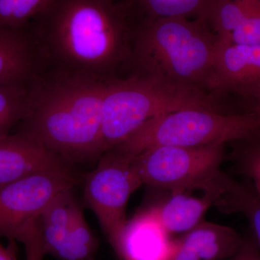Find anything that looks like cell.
Returning <instances> with one entry per match:
<instances>
[{
	"label": "cell",
	"mask_w": 260,
	"mask_h": 260,
	"mask_svg": "<svg viewBox=\"0 0 260 260\" xmlns=\"http://www.w3.org/2000/svg\"><path fill=\"white\" fill-rule=\"evenodd\" d=\"M28 28L44 72L104 83L131 74L135 20L120 0H54Z\"/></svg>",
	"instance_id": "cell-1"
},
{
	"label": "cell",
	"mask_w": 260,
	"mask_h": 260,
	"mask_svg": "<svg viewBox=\"0 0 260 260\" xmlns=\"http://www.w3.org/2000/svg\"><path fill=\"white\" fill-rule=\"evenodd\" d=\"M108 83L43 72L30 86V105L18 134L73 165L98 160Z\"/></svg>",
	"instance_id": "cell-2"
},
{
	"label": "cell",
	"mask_w": 260,
	"mask_h": 260,
	"mask_svg": "<svg viewBox=\"0 0 260 260\" xmlns=\"http://www.w3.org/2000/svg\"><path fill=\"white\" fill-rule=\"evenodd\" d=\"M218 42L216 34L205 20H138L131 74L148 75L215 95L214 59Z\"/></svg>",
	"instance_id": "cell-3"
},
{
	"label": "cell",
	"mask_w": 260,
	"mask_h": 260,
	"mask_svg": "<svg viewBox=\"0 0 260 260\" xmlns=\"http://www.w3.org/2000/svg\"><path fill=\"white\" fill-rule=\"evenodd\" d=\"M220 99L148 75L131 74L109 82L103 102L102 154L120 144L146 121L166 113L188 108L229 110Z\"/></svg>",
	"instance_id": "cell-4"
},
{
	"label": "cell",
	"mask_w": 260,
	"mask_h": 260,
	"mask_svg": "<svg viewBox=\"0 0 260 260\" xmlns=\"http://www.w3.org/2000/svg\"><path fill=\"white\" fill-rule=\"evenodd\" d=\"M259 133V118L249 111L188 108L150 119L111 150L135 156L154 147L227 144Z\"/></svg>",
	"instance_id": "cell-5"
},
{
	"label": "cell",
	"mask_w": 260,
	"mask_h": 260,
	"mask_svg": "<svg viewBox=\"0 0 260 260\" xmlns=\"http://www.w3.org/2000/svg\"><path fill=\"white\" fill-rule=\"evenodd\" d=\"M225 145L154 147L133 156V162L143 184L170 193L201 190L221 171Z\"/></svg>",
	"instance_id": "cell-6"
},
{
	"label": "cell",
	"mask_w": 260,
	"mask_h": 260,
	"mask_svg": "<svg viewBox=\"0 0 260 260\" xmlns=\"http://www.w3.org/2000/svg\"><path fill=\"white\" fill-rule=\"evenodd\" d=\"M97 161L85 178L83 198L112 245L127 221L130 196L143 183L131 155L110 150Z\"/></svg>",
	"instance_id": "cell-7"
},
{
	"label": "cell",
	"mask_w": 260,
	"mask_h": 260,
	"mask_svg": "<svg viewBox=\"0 0 260 260\" xmlns=\"http://www.w3.org/2000/svg\"><path fill=\"white\" fill-rule=\"evenodd\" d=\"M73 168L39 173L0 187V237L18 240L58 195L74 189Z\"/></svg>",
	"instance_id": "cell-8"
},
{
	"label": "cell",
	"mask_w": 260,
	"mask_h": 260,
	"mask_svg": "<svg viewBox=\"0 0 260 260\" xmlns=\"http://www.w3.org/2000/svg\"><path fill=\"white\" fill-rule=\"evenodd\" d=\"M213 91L221 99L234 95L244 110L259 100L260 45L218 40L214 59Z\"/></svg>",
	"instance_id": "cell-9"
},
{
	"label": "cell",
	"mask_w": 260,
	"mask_h": 260,
	"mask_svg": "<svg viewBox=\"0 0 260 260\" xmlns=\"http://www.w3.org/2000/svg\"><path fill=\"white\" fill-rule=\"evenodd\" d=\"M112 246L121 260H172L174 239L151 207L127 220Z\"/></svg>",
	"instance_id": "cell-10"
},
{
	"label": "cell",
	"mask_w": 260,
	"mask_h": 260,
	"mask_svg": "<svg viewBox=\"0 0 260 260\" xmlns=\"http://www.w3.org/2000/svg\"><path fill=\"white\" fill-rule=\"evenodd\" d=\"M74 165L23 135L0 138V187L23 178Z\"/></svg>",
	"instance_id": "cell-11"
},
{
	"label": "cell",
	"mask_w": 260,
	"mask_h": 260,
	"mask_svg": "<svg viewBox=\"0 0 260 260\" xmlns=\"http://www.w3.org/2000/svg\"><path fill=\"white\" fill-rule=\"evenodd\" d=\"M243 241L232 227L202 220L174 239L172 260H227L237 254Z\"/></svg>",
	"instance_id": "cell-12"
},
{
	"label": "cell",
	"mask_w": 260,
	"mask_h": 260,
	"mask_svg": "<svg viewBox=\"0 0 260 260\" xmlns=\"http://www.w3.org/2000/svg\"><path fill=\"white\" fill-rule=\"evenodd\" d=\"M43 72L44 65L28 27L0 26V84L30 85Z\"/></svg>",
	"instance_id": "cell-13"
},
{
	"label": "cell",
	"mask_w": 260,
	"mask_h": 260,
	"mask_svg": "<svg viewBox=\"0 0 260 260\" xmlns=\"http://www.w3.org/2000/svg\"><path fill=\"white\" fill-rule=\"evenodd\" d=\"M207 23L220 42L260 45V0H216Z\"/></svg>",
	"instance_id": "cell-14"
},
{
	"label": "cell",
	"mask_w": 260,
	"mask_h": 260,
	"mask_svg": "<svg viewBox=\"0 0 260 260\" xmlns=\"http://www.w3.org/2000/svg\"><path fill=\"white\" fill-rule=\"evenodd\" d=\"M214 200L213 192L209 190L203 191L201 197L191 196L186 191L171 193L167 200L153 208L169 234H184L203 220Z\"/></svg>",
	"instance_id": "cell-15"
},
{
	"label": "cell",
	"mask_w": 260,
	"mask_h": 260,
	"mask_svg": "<svg viewBox=\"0 0 260 260\" xmlns=\"http://www.w3.org/2000/svg\"><path fill=\"white\" fill-rule=\"evenodd\" d=\"M213 206L223 213L243 214L260 250V196L251 183L238 181L223 172L215 186Z\"/></svg>",
	"instance_id": "cell-16"
},
{
	"label": "cell",
	"mask_w": 260,
	"mask_h": 260,
	"mask_svg": "<svg viewBox=\"0 0 260 260\" xmlns=\"http://www.w3.org/2000/svg\"><path fill=\"white\" fill-rule=\"evenodd\" d=\"M135 21L161 18H184L207 22L216 0H120Z\"/></svg>",
	"instance_id": "cell-17"
},
{
	"label": "cell",
	"mask_w": 260,
	"mask_h": 260,
	"mask_svg": "<svg viewBox=\"0 0 260 260\" xmlns=\"http://www.w3.org/2000/svg\"><path fill=\"white\" fill-rule=\"evenodd\" d=\"M73 189L61 193L48 205L39 218V229L46 254H59L69 232L77 204Z\"/></svg>",
	"instance_id": "cell-18"
},
{
	"label": "cell",
	"mask_w": 260,
	"mask_h": 260,
	"mask_svg": "<svg viewBox=\"0 0 260 260\" xmlns=\"http://www.w3.org/2000/svg\"><path fill=\"white\" fill-rule=\"evenodd\" d=\"M99 247V240L89 227L83 210L78 203L72 215L69 232L61 250L56 256L59 260H90Z\"/></svg>",
	"instance_id": "cell-19"
},
{
	"label": "cell",
	"mask_w": 260,
	"mask_h": 260,
	"mask_svg": "<svg viewBox=\"0 0 260 260\" xmlns=\"http://www.w3.org/2000/svg\"><path fill=\"white\" fill-rule=\"evenodd\" d=\"M30 85L0 84V138L25 117L30 105Z\"/></svg>",
	"instance_id": "cell-20"
},
{
	"label": "cell",
	"mask_w": 260,
	"mask_h": 260,
	"mask_svg": "<svg viewBox=\"0 0 260 260\" xmlns=\"http://www.w3.org/2000/svg\"><path fill=\"white\" fill-rule=\"evenodd\" d=\"M54 0H0V26L28 28Z\"/></svg>",
	"instance_id": "cell-21"
},
{
	"label": "cell",
	"mask_w": 260,
	"mask_h": 260,
	"mask_svg": "<svg viewBox=\"0 0 260 260\" xmlns=\"http://www.w3.org/2000/svg\"><path fill=\"white\" fill-rule=\"evenodd\" d=\"M233 143L236 145L233 160L238 172L249 179L260 196V133Z\"/></svg>",
	"instance_id": "cell-22"
},
{
	"label": "cell",
	"mask_w": 260,
	"mask_h": 260,
	"mask_svg": "<svg viewBox=\"0 0 260 260\" xmlns=\"http://www.w3.org/2000/svg\"><path fill=\"white\" fill-rule=\"evenodd\" d=\"M18 242L25 246L26 260H43L46 255L39 229V218L35 219L24 228L19 236Z\"/></svg>",
	"instance_id": "cell-23"
},
{
	"label": "cell",
	"mask_w": 260,
	"mask_h": 260,
	"mask_svg": "<svg viewBox=\"0 0 260 260\" xmlns=\"http://www.w3.org/2000/svg\"><path fill=\"white\" fill-rule=\"evenodd\" d=\"M227 260H260V250L254 237H244L240 249Z\"/></svg>",
	"instance_id": "cell-24"
},
{
	"label": "cell",
	"mask_w": 260,
	"mask_h": 260,
	"mask_svg": "<svg viewBox=\"0 0 260 260\" xmlns=\"http://www.w3.org/2000/svg\"><path fill=\"white\" fill-rule=\"evenodd\" d=\"M15 242V240H10V244L6 247L0 242V260H18Z\"/></svg>",
	"instance_id": "cell-25"
},
{
	"label": "cell",
	"mask_w": 260,
	"mask_h": 260,
	"mask_svg": "<svg viewBox=\"0 0 260 260\" xmlns=\"http://www.w3.org/2000/svg\"><path fill=\"white\" fill-rule=\"evenodd\" d=\"M247 110L249 111V112L254 113L260 119V99L250 104V105L248 107Z\"/></svg>",
	"instance_id": "cell-26"
},
{
	"label": "cell",
	"mask_w": 260,
	"mask_h": 260,
	"mask_svg": "<svg viewBox=\"0 0 260 260\" xmlns=\"http://www.w3.org/2000/svg\"><path fill=\"white\" fill-rule=\"evenodd\" d=\"M222 172H223V171H222ZM220 173H221V172H220ZM219 175H220V174H219ZM218 177H217V179H218ZM217 179H216V180H217ZM216 180H215V181H216ZM214 186H215V185H214ZM214 186H213V191H214Z\"/></svg>",
	"instance_id": "cell-27"
},
{
	"label": "cell",
	"mask_w": 260,
	"mask_h": 260,
	"mask_svg": "<svg viewBox=\"0 0 260 260\" xmlns=\"http://www.w3.org/2000/svg\"><path fill=\"white\" fill-rule=\"evenodd\" d=\"M90 260H95V258L93 257V258H92V259H90Z\"/></svg>",
	"instance_id": "cell-28"
}]
</instances>
